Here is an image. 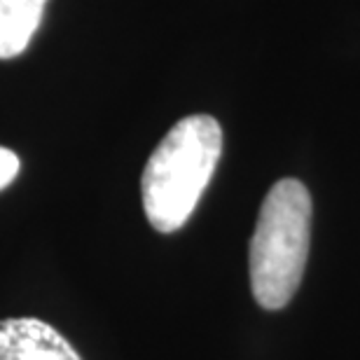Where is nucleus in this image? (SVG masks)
Masks as SVG:
<instances>
[{
	"instance_id": "nucleus-1",
	"label": "nucleus",
	"mask_w": 360,
	"mask_h": 360,
	"mask_svg": "<svg viewBox=\"0 0 360 360\" xmlns=\"http://www.w3.org/2000/svg\"><path fill=\"white\" fill-rule=\"evenodd\" d=\"M222 155V129L211 115L174 124L150 155L141 180L143 208L157 232L171 234L190 220Z\"/></svg>"
},
{
	"instance_id": "nucleus-2",
	"label": "nucleus",
	"mask_w": 360,
	"mask_h": 360,
	"mask_svg": "<svg viewBox=\"0 0 360 360\" xmlns=\"http://www.w3.org/2000/svg\"><path fill=\"white\" fill-rule=\"evenodd\" d=\"M311 243V194L283 178L267 192L250 239V288L262 309H283L304 276Z\"/></svg>"
},
{
	"instance_id": "nucleus-3",
	"label": "nucleus",
	"mask_w": 360,
	"mask_h": 360,
	"mask_svg": "<svg viewBox=\"0 0 360 360\" xmlns=\"http://www.w3.org/2000/svg\"><path fill=\"white\" fill-rule=\"evenodd\" d=\"M0 360H82L59 330L40 319L0 321Z\"/></svg>"
},
{
	"instance_id": "nucleus-4",
	"label": "nucleus",
	"mask_w": 360,
	"mask_h": 360,
	"mask_svg": "<svg viewBox=\"0 0 360 360\" xmlns=\"http://www.w3.org/2000/svg\"><path fill=\"white\" fill-rule=\"evenodd\" d=\"M47 0H0V59L24 54L38 31Z\"/></svg>"
},
{
	"instance_id": "nucleus-5",
	"label": "nucleus",
	"mask_w": 360,
	"mask_h": 360,
	"mask_svg": "<svg viewBox=\"0 0 360 360\" xmlns=\"http://www.w3.org/2000/svg\"><path fill=\"white\" fill-rule=\"evenodd\" d=\"M19 167H21V162L17 153L0 146V190H5V187L19 176Z\"/></svg>"
}]
</instances>
